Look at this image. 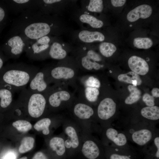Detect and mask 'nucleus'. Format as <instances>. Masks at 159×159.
Returning <instances> with one entry per match:
<instances>
[{
	"label": "nucleus",
	"mask_w": 159,
	"mask_h": 159,
	"mask_svg": "<svg viewBox=\"0 0 159 159\" xmlns=\"http://www.w3.org/2000/svg\"><path fill=\"white\" fill-rule=\"evenodd\" d=\"M77 0H44L40 1L41 11L47 14L62 17L70 13L77 7Z\"/></svg>",
	"instance_id": "6e6552de"
},
{
	"label": "nucleus",
	"mask_w": 159,
	"mask_h": 159,
	"mask_svg": "<svg viewBox=\"0 0 159 159\" xmlns=\"http://www.w3.org/2000/svg\"><path fill=\"white\" fill-rule=\"evenodd\" d=\"M14 92L6 87L0 84V107L7 108L12 104Z\"/></svg>",
	"instance_id": "5701e85b"
},
{
	"label": "nucleus",
	"mask_w": 159,
	"mask_h": 159,
	"mask_svg": "<svg viewBox=\"0 0 159 159\" xmlns=\"http://www.w3.org/2000/svg\"><path fill=\"white\" fill-rule=\"evenodd\" d=\"M75 115L81 119H87L94 114V110L90 105L85 103L79 102L75 104L73 108Z\"/></svg>",
	"instance_id": "aec40b11"
},
{
	"label": "nucleus",
	"mask_w": 159,
	"mask_h": 159,
	"mask_svg": "<svg viewBox=\"0 0 159 159\" xmlns=\"http://www.w3.org/2000/svg\"><path fill=\"white\" fill-rule=\"evenodd\" d=\"M127 88L130 94L125 99L124 102L127 105H131L136 102L140 100L141 92L136 86L132 85H128Z\"/></svg>",
	"instance_id": "a878e982"
},
{
	"label": "nucleus",
	"mask_w": 159,
	"mask_h": 159,
	"mask_svg": "<svg viewBox=\"0 0 159 159\" xmlns=\"http://www.w3.org/2000/svg\"><path fill=\"white\" fill-rule=\"evenodd\" d=\"M19 159H27V157L26 156H24Z\"/></svg>",
	"instance_id": "a19ab883"
},
{
	"label": "nucleus",
	"mask_w": 159,
	"mask_h": 159,
	"mask_svg": "<svg viewBox=\"0 0 159 159\" xmlns=\"http://www.w3.org/2000/svg\"><path fill=\"white\" fill-rule=\"evenodd\" d=\"M99 49L102 55L105 57H109L113 54L116 51L117 48L112 43L103 42L100 44Z\"/></svg>",
	"instance_id": "bb28decb"
},
{
	"label": "nucleus",
	"mask_w": 159,
	"mask_h": 159,
	"mask_svg": "<svg viewBox=\"0 0 159 159\" xmlns=\"http://www.w3.org/2000/svg\"><path fill=\"white\" fill-rule=\"evenodd\" d=\"M36 67L23 63L13 64L0 70V84L14 92L26 88L39 70Z\"/></svg>",
	"instance_id": "f03ea898"
},
{
	"label": "nucleus",
	"mask_w": 159,
	"mask_h": 159,
	"mask_svg": "<svg viewBox=\"0 0 159 159\" xmlns=\"http://www.w3.org/2000/svg\"><path fill=\"white\" fill-rule=\"evenodd\" d=\"M143 100L147 106H152L155 105L154 97L148 93H146L143 95Z\"/></svg>",
	"instance_id": "473e14b6"
},
{
	"label": "nucleus",
	"mask_w": 159,
	"mask_h": 159,
	"mask_svg": "<svg viewBox=\"0 0 159 159\" xmlns=\"http://www.w3.org/2000/svg\"><path fill=\"white\" fill-rule=\"evenodd\" d=\"M71 19L80 27L82 29H90V28L99 29L104 25L103 21L91 14L84 11L77 7L69 14Z\"/></svg>",
	"instance_id": "9d476101"
},
{
	"label": "nucleus",
	"mask_w": 159,
	"mask_h": 159,
	"mask_svg": "<svg viewBox=\"0 0 159 159\" xmlns=\"http://www.w3.org/2000/svg\"><path fill=\"white\" fill-rule=\"evenodd\" d=\"M116 104L111 98H104L99 103L97 113L99 118L104 121L111 120L115 113Z\"/></svg>",
	"instance_id": "2eb2a0df"
},
{
	"label": "nucleus",
	"mask_w": 159,
	"mask_h": 159,
	"mask_svg": "<svg viewBox=\"0 0 159 159\" xmlns=\"http://www.w3.org/2000/svg\"><path fill=\"white\" fill-rule=\"evenodd\" d=\"M152 12V9L150 6L142 4L130 11L127 14V18L129 21L133 22L140 18L145 19L148 18Z\"/></svg>",
	"instance_id": "f3484780"
},
{
	"label": "nucleus",
	"mask_w": 159,
	"mask_h": 159,
	"mask_svg": "<svg viewBox=\"0 0 159 159\" xmlns=\"http://www.w3.org/2000/svg\"><path fill=\"white\" fill-rule=\"evenodd\" d=\"M50 84L45 67L39 69L29 82L27 89L32 92L45 93L49 89Z\"/></svg>",
	"instance_id": "ddd939ff"
},
{
	"label": "nucleus",
	"mask_w": 159,
	"mask_h": 159,
	"mask_svg": "<svg viewBox=\"0 0 159 159\" xmlns=\"http://www.w3.org/2000/svg\"><path fill=\"white\" fill-rule=\"evenodd\" d=\"M46 67L51 84L62 83L76 88L80 69L71 56L59 61L55 65Z\"/></svg>",
	"instance_id": "7ed1b4c3"
},
{
	"label": "nucleus",
	"mask_w": 159,
	"mask_h": 159,
	"mask_svg": "<svg viewBox=\"0 0 159 159\" xmlns=\"http://www.w3.org/2000/svg\"><path fill=\"white\" fill-rule=\"evenodd\" d=\"M103 2L102 0H81L80 9L84 11L91 13H101L104 9Z\"/></svg>",
	"instance_id": "4be33fe9"
},
{
	"label": "nucleus",
	"mask_w": 159,
	"mask_h": 159,
	"mask_svg": "<svg viewBox=\"0 0 159 159\" xmlns=\"http://www.w3.org/2000/svg\"><path fill=\"white\" fill-rule=\"evenodd\" d=\"M55 37L46 36L33 40L31 45L25 48L27 56L34 60H43L48 57V53L51 43Z\"/></svg>",
	"instance_id": "1a4fd4ad"
},
{
	"label": "nucleus",
	"mask_w": 159,
	"mask_h": 159,
	"mask_svg": "<svg viewBox=\"0 0 159 159\" xmlns=\"http://www.w3.org/2000/svg\"><path fill=\"white\" fill-rule=\"evenodd\" d=\"M70 32L72 42L75 45L90 44L96 42H103L105 37L102 33L90 29H79Z\"/></svg>",
	"instance_id": "9b49d317"
},
{
	"label": "nucleus",
	"mask_w": 159,
	"mask_h": 159,
	"mask_svg": "<svg viewBox=\"0 0 159 159\" xmlns=\"http://www.w3.org/2000/svg\"><path fill=\"white\" fill-rule=\"evenodd\" d=\"M16 155L12 153H7L4 156L3 159H16Z\"/></svg>",
	"instance_id": "e433bc0d"
},
{
	"label": "nucleus",
	"mask_w": 159,
	"mask_h": 159,
	"mask_svg": "<svg viewBox=\"0 0 159 159\" xmlns=\"http://www.w3.org/2000/svg\"><path fill=\"white\" fill-rule=\"evenodd\" d=\"M133 44L135 47L138 49H148L152 47L153 42L148 37H137L133 40Z\"/></svg>",
	"instance_id": "c85d7f7f"
},
{
	"label": "nucleus",
	"mask_w": 159,
	"mask_h": 159,
	"mask_svg": "<svg viewBox=\"0 0 159 159\" xmlns=\"http://www.w3.org/2000/svg\"><path fill=\"white\" fill-rule=\"evenodd\" d=\"M123 131L128 140L140 146L149 143L158 133L155 125L143 122H129Z\"/></svg>",
	"instance_id": "39448f33"
},
{
	"label": "nucleus",
	"mask_w": 159,
	"mask_h": 159,
	"mask_svg": "<svg viewBox=\"0 0 159 159\" xmlns=\"http://www.w3.org/2000/svg\"><path fill=\"white\" fill-rule=\"evenodd\" d=\"M107 139L110 143V146L124 148H130L127 137L123 131H120L113 127L109 126L105 132Z\"/></svg>",
	"instance_id": "4468645a"
},
{
	"label": "nucleus",
	"mask_w": 159,
	"mask_h": 159,
	"mask_svg": "<svg viewBox=\"0 0 159 159\" xmlns=\"http://www.w3.org/2000/svg\"><path fill=\"white\" fill-rule=\"evenodd\" d=\"M19 97L26 102L27 111L30 116L37 118L43 114L47 103L44 93L31 92L25 88L21 91Z\"/></svg>",
	"instance_id": "423d86ee"
},
{
	"label": "nucleus",
	"mask_w": 159,
	"mask_h": 159,
	"mask_svg": "<svg viewBox=\"0 0 159 159\" xmlns=\"http://www.w3.org/2000/svg\"><path fill=\"white\" fill-rule=\"evenodd\" d=\"M110 159H131L129 155L113 153L110 156Z\"/></svg>",
	"instance_id": "72a5a7b5"
},
{
	"label": "nucleus",
	"mask_w": 159,
	"mask_h": 159,
	"mask_svg": "<svg viewBox=\"0 0 159 159\" xmlns=\"http://www.w3.org/2000/svg\"><path fill=\"white\" fill-rule=\"evenodd\" d=\"M71 53L80 70L84 72L98 70L104 66L99 63L102 61V57L90 48V44L75 45Z\"/></svg>",
	"instance_id": "20e7f679"
},
{
	"label": "nucleus",
	"mask_w": 159,
	"mask_h": 159,
	"mask_svg": "<svg viewBox=\"0 0 159 159\" xmlns=\"http://www.w3.org/2000/svg\"><path fill=\"white\" fill-rule=\"evenodd\" d=\"M5 15V13L4 10L0 7V22L4 19Z\"/></svg>",
	"instance_id": "58836bf2"
},
{
	"label": "nucleus",
	"mask_w": 159,
	"mask_h": 159,
	"mask_svg": "<svg viewBox=\"0 0 159 159\" xmlns=\"http://www.w3.org/2000/svg\"><path fill=\"white\" fill-rule=\"evenodd\" d=\"M117 78L120 81L132 84L135 86L140 85L142 82L139 75L132 71L120 74L118 76Z\"/></svg>",
	"instance_id": "b1692460"
},
{
	"label": "nucleus",
	"mask_w": 159,
	"mask_h": 159,
	"mask_svg": "<svg viewBox=\"0 0 159 159\" xmlns=\"http://www.w3.org/2000/svg\"><path fill=\"white\" fill-rule=\"evenodd\" d=\"M51 123L50 119L45 118L38 121L34 125V128L37 131L42 130L43 134L47 135L49 133V127Z\"/></svg>",
	"instance_id": "cd10ccee"
},
{
	"label": "nucleus",
	"mask_w": 159,
	"mask_h": 159,
	"mask_svg": "<svg viewBox=\"0 0 159 159\" xmlns=\"http://www.w3.org/2000/svg\"><path fill=\"white\" fill-rule=\"evenodd\" d=\"M73 46L64 42L58 37H55L51 44L48 53V57L61 60L67 57L71 53Z\"/></svg>",
	"instance_id": "f8f14e48"
},
{
	"label": "nucleus",
	"mask_w": 159,
	"mask_h": 159,
	"mask_svg": "<svg viewBox=\"0 0 159 159\" xmlns=\"http://www.w3.org/2000/svg\"><path fill=\"white\" fill-rule=\"evenodd\" d=\"M83 155L88 159H96L100 154V150L97 143L91 140L86 141L82 149Z\"/></svg>",
	"instance_id": "412c9836"
},
{
	"label": "nucleus",
	"mask_w": 159,
	"mask_h": 159,
	"mask_svg": "<svg viewBox=\"0 0 159 159\" xmlns=\"http://www.w3.org/2000/svg\"><path fill=\"white\" fill-rule=\"evenodd\" d=\"M65 147L68 148H70L72 146L71 142L69 139L66 140L64 141Z\"/></svg>",
	"instance_id": "ea45409f"
},
{
	"label": "nucleus",
	"mask_w": 159,
	"mask_h": 159,
	"mask_svg": "<svg viewBox=\"0 0 159 159\" xmlns=\"http://www.w3.org/2000/svg\"><path fill=\"white\" fill-rule=\"evenodd\" d=\"M49 146L58 155H62L65 152L64 141L61 138L54 137L52 138L49 142Z\"/></svg>",
	"instance_id": "393cba45"
},
{
	"label": "nucleus",
	"mask_w": 159,
	"mask_h": 159,
	"mask_svg": "<svg viewBox=\"0 0 159 159\" xmlns=\"http://www.w3.org/2000/svg\"><path fill=\"white\" fill-rule=\"evenodd\" d=\"M32 159H48L46 156L41 152L36 153Z\"/></svg>",
	"instance_id": "c9c22d12"
},
{
	"label": "nucleus",
	"mask_w": 159,
	"mask_h": 159,
	"mask_svg": "<svg viewBox=\"0 0 159 159\" xmlns=\"http://www.w3.org/2000/svg\"><path fill=\"white\" fill-rule=\"evenodd\" d=\"M34 140L31 137H26L22 140L19 148V151L21 153H26L31 150L34 146Z\"/></svg>",
	"instance_id": "c756f323"
},
{
	"label": "nucleus",
	"mask_w": 159,
	"mask_h": 159,
	"mask_svg": "<svg viewBox=\"0 0 159 159\" xmlns=\"http://www.w3.org/2000/svg\"><path fill=\"white\" fill-rule=\"evenodd\" d=\"M41 14L37 21L29 24L24 29L23 33L28 38L34 40L46 36L59 37L71 32L62 17L41 11Z\"/></svg>",
	"instance_id": "f257e3e1"
},
{
	"label": "nucleus",
	"mask_w": 159,
	"mask_h": 159,
	"mask_svg": "<svg viewBox=\"0 0 159 159\" xmlns=\"http://www.w3.org/2000/svg\"><path fill=\"white\" fill-rule=\"evenodd\" d=\"M7 44L9 48L7 54L10 58H18L25 50V43L19 36L15 35L11 37L8 40Z\"/></svg>",
	"instance_id": "dca6fc26"
},
{
	"label": "nucleus",
	"mask_w": 159,
	"mask_h": 159,
	"mask_svg": "<svg viewBox=\"0 0 159 159\" xmlns=\"http://www.w3.org/2000/svg\"><path fill=\"white\" fill-rule=\"evenodd\" d=\"M125 0H111V2L112 5L115 7H120L124 5L126 2Z\"/></svg>",
	"instance_id": "f704fd0d"
},
{
	"label": "nucleus",
	"mask_w": 159,
	"mask_h": 159,
	"mask_svg": "<svg viewBox=\"0 0 159 159\" xmlns=\"http://www.w3.org/2000/svg\"><path fill=\"white\" fill-rule=\"evenodd\" d=\"M65 132L70 138L71 147L73 148H77L79 145V142L77 132L74 128L71 126H68L65 128Z\"/></svg>",
	"instance_id": "7c9ffc66"
},
{
	"label": "nucleus",
	"mask_w": 159,
	"mask_h": 159,
	"mask_svg": "<svg viewBox=\"0 0 159 159\" xmlns=\"http://www.w3.org/2000/svg\"><path fill=\"white\" fill-rule=\"evenodd\" d=\"M140 115L144 122L156 125L159 119V107L157 106H146L142 108Z\"/></svg>",
	"instance_id": "6ab92c4d"
},
{
	"label": "nucleus",
	"mask_w": 159,
	"mask_h": 159,
	"mask_svg": "<svg viewBox=\"0 0 159 159\" xmlns=\"http://www.w3.org/2000/svg\"><path fill=\"white\" fill-rule=\"evenodd\" d=\"M12 125L18 131L23 132H27L32 128V125L30 122L23 120H17L13 123Z\"/></svg>",
	"instance_id": "2f4dec72"
},
{
	"label": "nucleus",
	"mask_w": 159,
	"mask_h": 159,
	"mask_svg": "<svg viewBox=\"0 0 159 159\" xmlns=\"http://www.w3.org/2000/svg\"><path fill=\"white\" fill-rule=\"evenodd\" d=\"M128 64L132 71L138 74L145 75L149 70V67L146 61L137 56H132L130 57L128 60Z\"/></svg>",
	"instance_id": "a211bd4d"
},
{
	"label": "nucleus",
	"mask_w": 159,
	"mask_h": 159,
	"mask_svg": "<svg viewBox=\"0 0 159 159\" xmlns=\"http://www.w3.org/2000/svg\"><path fill=\"white\" fill-rule=\"evenodd\" d=\"M159 89L157 88H154L151 91L152 96L153 97L156 98L159 97Z\"/></svg>",
	"instance_id": "4c0bfd02"
},
{
	"label": "nucleus",
	"mask_w": 159,
	"mask_h": 159,
	"mask_svg": "<svg viewBox=\"0 0 159 159\" xmlns=\"http://www.w3.org/2000/svg\"><path fill=\"white\" fill-rule=\"evenodd\" d=\"M68 85L62 83L53 84L45 93L47 102L54 108H58L63 103L74 99V94L69 89Z\"/></svg>",
	"instance_id": "0eeeda50"
}]
</instances>
